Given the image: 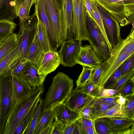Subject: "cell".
Here are the masks:
<instances>
[{
    "label": "cell",
    "mask_w": 134,
    "mask_h": 134,
    "mask_svg": "<svg viewBox=\"0 0 134 134\" xmlns=\"http://www.w3.org/2000/svg\"><path fill=\"white\" fill-rule=\"evenodd\" d=\"M74 85L73 79L63 72H58L53 78L52 84L42 101V110L52 109L64 102L73 90Z\"/></svg>",
    "instance_id": "6da1fadb"
},
{
    "label": "cell",
    "mask_w": 134,
    "mask_h": 134,
    "mask_svg": "<svg viewBox=\"0 0 134 134\" xmlns=\"http://www.w3.org/2000/svg\"><path fill=\"white\" fill-rule=\"evenodd\" d=\"M44 90L43 85L35 87L28 96L15 102L6 119L3 134H13L21 120Z\"/></svg>",
    "instance_id": "7a4b0ae2"
},
{
    "label": "cell",
    "mask_w": 134,
    "mask_h": 134,
    "mask_svg": "<svg viewBox=\"0 0 134 134\" xmlns=\"http://www.w3.org/2000/svg\"><path fill=\"white\" fill-rule=\"evenodd\" d=\"M37 19L36 13L30 16L26 21L23 29L19 36L18 49L14 56L8 66L3 76H10L11 71L23 58H26L35 34L37 27Z\"/></svg>",
    "instance_id": "3957f363"
},
{
    "label": "cell",
    "mask_w": 134,
    "mask_h": 134,
    "mask_svg": "<svg viewBox=\"0 0 134 134\" xmlns=\"http://www.w3.org/2000/svg\"><path fill=\"white\" fill-rule=\"evenodd\" d=\"M86 27L87 41L98 55L103 62L110 55L104 37L97 24L87 13Z\"/></svg>",
    "instance_id": "277c9868"
},
{
    "label": "cell",
    "mask_w": 134,
    "mask_h": 134,
    "mask_svg": "<svg viewBox=\"0 0 134 134\" xmlns=\"http://www.w3.org/2000/svg\"><path fill=\"white\" fill-rule=\"evenodd\" d=\"M72 29L74 38L87 41L86 27L87 11L83 0H72Z\"/></svg>",
    "instance_id": "5b68a950"
},
{
    "label": "cell",
    "mask_w": 134,
    "mask_h": 134,
    "mask_svg": "<svg viewBox=\"0 0 134 134\" xmlns=\"http://www.w3.org/2000/svg\"><path fill=\"white\" fill-rule=\"evenodd\" d=\"M15 102L11 93V76L0 77V134H3L8 115Z\"/></svg>",
    "instance_id": "8992f818"
},
{
    "label": "cell",
    "mask_w": 134,
    "mask_h": 134,
    "mask_svg": "<svg viewBox=\"0 0 134 134\" xmlns=\"http://www.w3.org/2000/svg\"><path fill=\"white\" fill-rule=\"evenodd\" d=\"M132 54L123 53L118 44L113 48L110 57L105 61L106 64L102 71L98 86L99 88L104 86L118 68Z\"/></svg>",
    "instance_id": "52a82bcc"
},
{
    "label": "cell",
    "mask_w": 134,
    "mask_h": 134,
    "mask_svg": "<svg viewBox=\"0 0 134 134\" xmlns=\"http://www.w3.org/2000/svg\"><path fill=\"white\" fill-rule=\"evenodd\" d=\"M97 7L103 22L107 37L113 48L121 39L120 25L111 14L97 3Z\"/></svg>",
    "instance_id": "ba28073f"
},
{
    "label": "cell",
    "mask_w": 134,
    "mask_h": 134,
    "mask_svg": "<svg viewBox=\"0 0 134 134\" xmlns=\"http://www.w3.org/2000/svg\"><path fill=\"white\" fill-rule=\"evenodd\" d=\"M72 0H61V7L58 15L61 36L63 41L74 38L72 29Z\"/></svg>",
    "instance_id": "9c48e42d"
},
{
    "label": "cell",
    "mask_w": 134,
    "mask_h": 134,
    "mask_svg": "<svg viewBox=\"0 0 134 134\" xmlns=\"http://www.w3.org/2000/svg\"><path fill=\"white\" fill-rule=\"evenodd\" d=\"M82 45L81 41L74 38L64 41L58 52L60 59L61 64L70 67L76 64L75 60Z\"/></svg>",
    "instance_id": "30bf717a"
},
{
    "label": "cell",
    "mask_w": 134,
    "mask_h": 134,
    "mask_svg": "<svg viewBox=\"0 0 134 134\" xmlns=\"http://www.w3.org/2000/svg\"><path fill=\"white\" fill-rule=\"evenodd\" d=\"M97 3L111 14L121 26L130 24L124 14L125 3L121 0H95Z\"/></svg>",
    "instance_id": "8fae6325"
},
{
    "label": "cell",
    "mask_w": 134,
    "mask_h": 134,
    "mask_svg": "<svg viewBox=\"0 0 134 134\" xmlns=\"http://www.w3.org/2000/svg\"><path fill=\"white\" fill-rule=\"evenodd\" d=\"M51 110L55 121L65 126L70 125L80 118L79 113L72 110L65 102L59 104Z\"/></svg>",
    "instance_id": "7c38bea8"
},
{
    "label": "cell",
    "mask_w": 134,
    "mask_h": 134,
    "mask_svg": "<svg viewBox=\"0 0 134 134\" xmlns=\"http://www.w3.org/2000/svg\"><path fill=\"white\" fill-rule=\"evenodd\" d=\"M76 64L91 68H95L103 62L98 55L90 45H82L75 60Z\"/></svg>",
    "instance_id": "4fadbf2b"
},
{
    "label": "cell",
    "mask_w": 134,
    "mask_h": 134,
    "mask_svg": "<svg viewBox=\"0 0 134 134\" xmlns=\"http://www.w3.org/2000/svg\"><path fill=\"white\" fill-rule=\"evenodd\" d=\"M95 98L76 87L72 90L64 102L72 110L79 113Z\"/></svg>",
    "instance_id": "5bb4252c"
},
{
    "label": "cell",
    "mask_w": 134,
    "mask_h": 134,
    "mask_svg": "<svg viewBox=\"0 0 134 134\" xmlns=\"http://www.w3.org/2000/svg\"><path fill=\"white\" fill-rule=\"evenodd\" d=\"M111 134H133L134 120L124 117L106 118Z\"/></svg>",
    "instance_id": "9a60e30c"
},
{
    "label": "cell",
    "mask_w": 134,
    "mask_h": 134,
    "mask_svg": "<svg viewBox=\"0 0 134 134\" xmlns=\"http://www.w3.org/2000/svg\"><path fill=\"white\" fill-rule=\"evenodd\" d=\"M61 64V60L57 52L50 51L45 53L38 69V73L46 77L54 71Z\"/></svg>",
    "instance_id": "2e32d148"
},
{
    "label": "cell",
    "mask_w": 134,
    "mask_h": 134,
    "mask_svg": "<svg viewBox=\"0 0 134 134\" xmlns=\"http://www.w3.org/2000/svg\"><path fill=\"white\" fill-rule=\"evenodd\" d=\"M34 88L23 78L11 76L12 95L15 102L28 96Z\"/></svg>",
    "instance_id": "e0dca14e"
},
{
    "label": "cell",
    "mask_w": 134,
    "mask_h": 134,
    "mask_svg": "<svg viewBox=\"0 0 134 134\" xmlns=\"http://www.w3.org/2000/svg\"><path fill=\"white\" fill-rule=\"evenodd\" d=\"M40 19L44 24L47 32L51 50L56 52L59 47L47 14L43 0H37L35 4Z\"/></svg>",
    "instance_id": "ac0fdd59"
},
{
    "label": "cell",
    "mask_w": 134,
    "mask_h": 134,
    "mask_svg": "<svg viewBox=\"0 0 134 134\" xmlns=\"http://www.w3.org/2000/svg\"><path fill=\"white\" fill-rule=\"evenodd\" d=\"M49 21L59 46L63 41L62 39L58 13L49 0H43Z\"/></svg>",
    "instance_id": "d6986e66"
},
{
    "label": "cell",
    "mask_w": 134,
    "mask_h": 134,
    "mask_svg": "<svg viewBox=\"0 0 134 134\" xmlns=\"http://www.w3.org/2000/svg\"><path fill=\"white\" fill-rule=\"evenodd\" d=\"M44 53L39 40L37 27L36 33L30 48L27 59L38 69Z\"/></svg>",
    "instance_id": "ffe728a7"
},
{
    "label": "cell",
    "mask_w": 134,
    "mask_h": 134,
    "mask_svg": "<svg viewBox=\"0 0 134 134\" xmlns=\"http://www.w3.org/2000/svg\"><path fill=\"white\" fill-rule=\"evenodd\" d=\"M23 77L32 87L43 85L46 77L38 73V69L29 60L23 72Z\"/></svg>",
    "instance_id": "44dd1931"
},
{
    "label": "cell",
    "mask_w": 134,
    "mask_h": 134,
    "mask_svg": "<svg viewBox=\"0 0 134 134\" xmlns=\"http://www.w3.org/2000/svg\"><path fill=\"white\" fill-rule=\"evenodd\" d=\"M14 0H0V20L13 21L17 18Z\"/></svg>",
    "instance_id": "7402d4cb"
},
{
    "label": "cell",
    "mask_w": 134,
    "mask_h": 134,
    "mask_svg": "<svg viewBox=\"0 0 134 134\" xmlns=\"http://www.w3.org/2000/svg\"><path fill=\"white\" fill-rule=\"evenodd\" d=\"M35 12L37 19V29L39 40L44 53L51 51L48 37L46 26L40 19L36 8L35 7Z\"/></svg>",
    "instance_id": "603a6c76"
},
{
    "label": "cell",
    "mask_w": 134,
    "mask_h": 134,
    "mask_svg": "<svg viewBox=\"0 0 134 134\" xmlns=\"http://www.w3.org/2000/svg\"><path fill=\"white\" fill-rule=\"evenodd\" d=\"M37 0H25L20 5L18 10V16L20 21V33L24 28L26 21L30 18L29 14L32 5L35 4Z\"/></svg>",
    "instance_id": "cb8c5ba5"
},
{
    "label": "cell",
    "mask_w": 134,
    "mask_h": 134,
    "mask_svg": "<svg viewBox=\"0 0 134 134\" xmlns=\"http://www.w3.org/2000/svg\"><path fill=\"white\" fill-rule=\"evenodd\" d=\"M18 38V34L13 33L3 41L0 45V60L17 46Z\"/></svg>",
    "instance_id": "d4e9b609"
},
{
    "label": "cell",
    "mask_w": 134,
    "mask_h": 134,
    "mask_svg": "<svg viewBox=\"0 0 134 134\" xmlns=\"http://www.w3.org/2000/svg\"><path fill=\"white\" fill-rule=\"evenodd\" d=\"M41 98L40 96L37 98L30 110L21 120L13 134H23L30 122L34 112Z\"/></svg>",
    "instance_id": "484cf974"
},
{
    "label": "cell",
    "mask_w": 134,
    "mask_h": 134,
    "mask_svg": "<svg viewBox=\"0 0 134 134\" xmlns=\"http://www.w3.org/2000/svg\"><path fill=\"white\" fill-rule=\"evenodd\" d=\"M54 119L51 109L42 110L34 134H40L42 130Z\"/></svg>",
    "instance_id": "4316f807"
},
{
    "label": "cell",
    "mask_w": 134,
    "mask_h": 134,
    "mask_svg": "<svg viewBox=\"0 0 134 134\" xmlns=\"http://www.w3.org/2000/svg\"><path fill=\"white\" fill-rule=\"evenodd\" d=\"M42 99L41 98L36 107L30 123L23 134H34L42 110Z\"/></svg>",
    "instance_id": "83f0119b"
},
{
    "label": "cell",
    "mask_w": 134,
    "mask_h": 134,
    "mask_svg": "<svg viewBox=\"0 0 134 134\" xmlns=\"http://www.w3.org/2000/svg\"><path fill=\"white\" fill-rule=\"evenodd\" d=\"M124 104L118 103L116 104L102 114L96 116L95 119L101 118L116 117L126 118L124 109Z\"/></svg>",
    "instance_id": "f1b7e54d"
},
{
    "label": "cell",
    "mask_w": 134,
    "mask_h": 134,
    "mask_svg": "<svg viewBox=\"0 0 134 134\" xmlns=\"http://www.w3.org/2000/svg\"><path fill=\"white\" fill-rule=\"evenodd\" d=\"M17 26L13 21L0 20V41H3L13 34Z\"/></svg>",
    "instance_id": "f546056e"
},
{
    "label": "cell",
    "mask_w": 134,
    "mask_h": 134,
    "mask_svg": "<svg viewBox=\"0 0 134 134\" xmlns=\"http://www.w3.org/2000/svg\"><path fill=\"white\" fill-rule=\"evenodd\" d=\"M90 1L95 23L97 24L103 35L111 53L112 48L107 37L103 22L97 8V3L95 0H90Z\"/></svg>",
    "instance_id": "4dcf8cb0"
},
{
    "label": "cell",
    "mask_w": 134,
    "mask_h": 134,
    "mask_svg": "<svg viewBox=\"0 0 134 134\" xmlns=\"http://www.w3.org/2000/svg\"><path fill=\"white\" fill-rule=\"evenodd\" d=\"M94 124L96 134H111L106 118L96 119Z\"/></svg>",
    "instance_id": "1f68e13d"
},
{
    "label": "cell",
    "mask_w": 134,
    "mask_h": 134,
    "mask_svg": "<svg viewBox=\"0 0 134 134\" xmlns=\"http://www.w3.org/2000/svg\"><path fill=\"white\" fill-rule=\"evenodd\" d=\"M18 49V46L8 53L0 60V77L3 76L13 59Z\"/></svg>",
    "instance_id": "d6a6232c"
},
{
    "label": "cell",
    "mask_w": 134,
    "mask_h": 134,
    "mask_svg": "<svg viewBox=\"0 0 134 134\" xmlns=\"http://www.w3.org/2000/svg\"><path fill=\"white\" fill-rule=\"evenodd\" d=\"M82 71L78 77L76 83V87L80 88L90 79L95 68L82 66Z\"/></svg>",
    "instance_id": "836d02e7"
},
{
    "label": "cell",
    "mask_w": 134,
    "mask_h": 134,
    "mask_svg": "<svg viewBox=\"0 0 134 134\" xmlns=\"http://www.w3.org/2000/svg\"><path fill=\"white\" fill-rule=\"evenodd\" d=\"M123 107L126 118L134 120V94L125 97Z\"/></svg>",
    "instance_id": "e575fe53"
},
{
    "label": "cell",
    "mask_w": 134,
    "mask_h": 134,
    "mask_svg": "<svg viewBox=\"0 0 134 134\" xmlns=\"http://www.w3.org/2000/svg\"><path fill=\"white\" fill-rule=\"evenodd\" d=\"M79 88L82 91L95 98L99 96V88L90 80L84 85Z\"/></svg>",
    "instance_id": "d590c367"
},
{
    "label": "cell",
    "mask_w": 134,
    "mask_h": 134,
    "mask_svg": "<svg viewBox=\"0 0 134 134\" xmlns=\"http://www.w3.org/2000/svg\"><path fill=\"white\" fill-rule=\"evenodd\" d=\"M115 105L105 103L95 98L93 107V115L95 119L96 116L102 114Z\"/></svg>",
    "instance_id": "8d00e7d4"
},
{
    "label": "cell",
    "mask_w": 134,
    "mask_h": 134,
    "mask_svg": "<svg viewBox=\"0 0 134 134\" xmlns=\"http://www.w3.org/2000/svg\"><path fill=\"white\" fill-rule=\"evenodd\" d=\"M134 76V69H133L121 76L114 84L108 88L115 90L119 92L127 82Z\"/></svg>",
    "instance_id": "74e56055"
},
{
    "label": "cell",
    "mask_w": 134,
    "mask_h": 134,
    "mask_svg": "<svg viewBox=\"0 0 134 134\" xmlns=\"http://www.w3.org/2000/svg\"><path fill=\"white\" fill-rule=\"evenodd\" d=\"M28 61L26 58L21 59L11 71L10 76H14L18 78H23V72Z\"/></svg>",
    "instance_id": "f35d334b"
},
{
    "label": "cell",
    "mask_w": 134,
    "mask_h": 134,
    "mask_svg": "<svg viewBox=\"0 0 134 134\" xmlns=\"http://www.w3.org/2000/svg\"><path fill=\"white\" fill-rule=\"evenodd\" d=\"M79 120L86 134H96L94 121L83 118H80Z\"/></svg>",
    "instance_id": "ab89813d"
},
{
    "label": "cell",
    "mask_w": 134,
    "mask_h": 134,
    "mask_svg": "<svg viewBox=\"0 0 134 134\" xmlns=\"http://www.w3.org/2000/svg\"><path fill=\"white\" fill-rule=\"evenodd\" d=\"M126 60L120 65L108 80L104 86V88H109L120 78L121 76L122 68Z\"/></svg>",
    "instance_id": "60d3db41"
},
{
    "label": "cell",
    "mask_w": 134,
    "mask_h": 134,
    "mask_svg": "<svg viewBox=\"0 0 134 134\" xmlns=\"http://www.w3.org/2000/svg\"><path fill=\"white\" fill-rule=\"evenodd\" d=\"M121 96H126L134 94V76L131 78L119 92Z\"/></svg>",
    "instance_id": "b9f144b4"
},
{
    "label": "cell",
    "mask_w": 134,
    "mask_h": 134,
    "mask_svg": "<svg viewBox=\"0 0 134 134\" xmlns=\"http://www.w3.org/2000/svg\"><path fill=\"white\" fill-rule=\"evenodd\" d=\"M96 98L104 103L109 104H116L124 103L125 98L119 95L113 97H99Z\"/></svg>",
    "instance_id": "7bdbcfd3"
},
{
    "label": "cell",
    "mask_w": 134,
    "mask_h": 134,
    "mask_svg": "<svg viewBox=\"0 0 134 134\" xmlns=\"http://www.w3.org/2000/svg\"><path fill=\"white\" fill-rule=\"evenodd\" d=\"M134 1L127 3H125L124 14L125 17L130 22V24L134 22Z\"/></svg>",
    "instance_id": "ee69618b"
},
{
    "label": "cell",
    "mask_w": 134,
    "mask_h": 134,
    "mask_svg": "<svg viewBox=\"0 0 134 134\" xmlns=\"http://www.w3.org/2000/svg\"><path fill=\"white\" fill-rule=\"evenodd\" d=\"M95 99L79 112L80 118H83L93 121L95 119L93 114V107Z\"/></svg>",
    "instance_id": "f6af8a7d"
},
{
    "label": "cell",
    "mask_w": 134,
    "mask_h": 134,
    "mask_svg": "<svg viewBox=\"0 0 134 134\" xmlns=\"http://www.w3.org/2000/svg\"><path fill=\"white\" fill-rule=\"evenodd\" d=\"M106 64V62L94 68L90 80L94 84L98 85L102 71Z\"/></svg>",
    "instance_id": "bcb514c9"
},
{
    "label": "cell",
    "mask_w": 134,
    "mask_h": 134,
    "mask_svg": "<svg viewBox=\"0 0 134 134\" xmlns=\"http://www.w3.org/2000/svg\"><path fill=\"white\" fill-rule=\"evenodd\" d=\"M133 69H134V53L126 60L122 68L121 77Z\"/></svg>",
    "instance_id": "7dc6e473"
},
{
    "label": "cell",
    "mask_w": 134,
    "mask_h": 134,
    "mask_svg": "<svg viewBox=\"0 0 134 134\" xmlns=\"http://www.w3.org/2000/svg\"><path fill=\"white\" fill-rule=\"evenodd\" d=\"M119 95V92L115 90L105 88L104 86L99 88V97H109Z\"/></svg>",
    "instance_id": "c3c4849f"
},
{
    "label": "cell",
    "mask_w": 134,
    "mask_h": 134,
    "mask_svg": "<svg viewBox=\"0 0 134 134\" xmlns=\"http://www.w3.org/2000/svg\"><path fill=\"white\" fill-rule=\"evenodd\" d=\"M65 126L57 122H53L50 134H63V131Z\"/></svg>",
    "instance_id": "681fc988"
},
{
    "label": "cell",
    "mask_w": 134,
    "mask_h": 134,
    "mask_svg": "<svg viewBox=\"0 0 134 134\" xmlns=\"http://www.w3.org/2000/svg\"><path fill=\"white\" fill-rule=\"evenodd\" d=\"M83 1L87 13L91 18L95 22L90 0H83Z\"/></svg>",
    "instance_id": "f907efd6"
},
{
    "label": "cell",
    "mask_w": 134,
    "mask_h": 134,
    "mask_svg": "<svg viewBox=\"0 0 134 134\" xmlns=\"http://www.w3.org/2000/svg\"><path fill=\"white\" fill-rule=\"evenodd\" d=\"M76 122L68 125L65 126L63 130V134H73Z\"/></svg>",
    "instance_id": "816d5d0a"
},
{
    "label": "cell",
    "mask_w": 134,
    "mask_h": 134,
    "mask_svg": "<svg viewBox=\"0 0 134 134\" xmlns=\"http://www.w3.org/2000/svg\"><path fill=\"white\" fill-rule=\"evenodd\" d=\"M73 134H86L82 128L79 119L75 122V125Z\"/></svg>",
    "instance_id": "f5cc1de1"
},
{
    "label": "cell",
    "mask_w": 134,
    "mask_h": 134,
    "mask_svg": "<svg viewBox=\"0 0 134 134\" xmlns=\"http://www.w3.org/2000/svg\"><path fill=\"white\" fill-rule=\"evenodd\" d=\"M52 3L58 15L60 10L61 0H49Z\"/></svg>",
    "instance_id": "db71d44e"
},
{
    "label": "cell",
    "mask_w": 134,
    "mask_h": 134,
    "mask_svg": "<svg viewBox=\"0 0 134 134\" xmlns=\"http://www.w3.org/2000/svg\"><path fill=\"white\" fill-rule=\"evenodd\" d=\"M53 120L51 121L41 131L40 134H50Z\"/></svg>",
    "instance_id": "11a10c76"
},
{
    "label": "cell",
    "mask_w": 134,
    "mask_h": 134,
    "mask_svg": "<svg viewBox=\"0 0 134 134\" xmlns=\"http://www.w3.org/2000/svg\"><path fill=\"white\" fill-rule=\"evenodd\" d=\"M25 0H14L15 3V11L16 15L18 16V10L19 7L21 4Z\"/></svg>",
    "instance_id": "9f6ffc18"
},
{
    "label": "cell",
    "mask_w": 134,
    "mask_h": 134,
    "mask_svg": "<svg viewBox=\"0 0 134 134\" xmlns=\"http://www.w3.org/2000/svg\"><path fill=\"white\" fill-rule=\"evenodd\" d=\"M121 0L124 1H128L129 0Z\"/></svg>",
    "instance_id": "6f0895ef"
},
{
    "label": "cell",
    "mask_w": 134,
    "mask_h": 134,
    "mask_svg": "<svg viewBox=\"0 0 134 134\" xmlns=\"http://www.w3.org/2000/svg\"><path fill=\"white\" fill-rule=\"evenodd\" d=\"M3 41H0V45H1V44L2 42Z\"/></svg>",
    "instance_id": "680465c9"
}]
</instances>
